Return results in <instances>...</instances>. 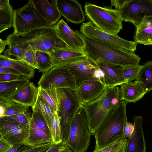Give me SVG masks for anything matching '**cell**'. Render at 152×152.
<instances>
[{"label": "cell", "mask_w": 152, "mask_h": 152, "mask_svg": "<svg viewBox=\"0 0 152 152\" xmlns=\"http://www.w3.org/2000/svg\"><path fill=\"white\" fill-rule=\"evenodd\" d=\"M14 11L9 0H0V33L12 26Z\"/></svg>", "instance_id": "484cf974"}, {"label": "cell", "mask_w": 152, "mask_h": 152, "mask_svg": "<svg viewBox=\"0 0 152 152\" xmlns=\"http://www.w3.org/2000/svg\"><path fill=\"white\" fill-rule=\"evenodd\" d=\"M56 25L42 16L33 0H29L23 6L14 11L12 27L14 34H22L35 29Z\"/></svg>", "instance_id": "52a82bcc"}, {"label": "cell", "mask_w": 152, "mask_h": 152, "mask_svg": "<svg viewBox=\"0 0 152 152\" xmlns=\"http://www.w3.org/2000/svg\"><path fill=\"white\" fill-rule=\"evenodd\" d=\"M129 0H111V7H115L116 9L121 8Z\"/></svg>", "instance_id": "7dc6e473"}, {"label": "cell", "mask_w": 152, "mask_h": 152, "mask_svg": "<svg viewBox=\"0 0 152 152\" xmlns=\"http://www.w3.org/2000/svg\"><path fill=\"white\" fill-rule=\"evenodd\" d=\"M18 122L23 124H29L31 120L32 114L30 110L26 112L10 116Z\"/></svg>", "instance_id": "74e56055"}, {"label": "cell", "mask_w": 152, "mask_h": 152, "mask_svg": "<svg viewBox=\"0 0 152 152\" xmlns=\"http://www.w3.org/2000/svg\"><path fill=\"white\" fill-rule=\"evenodd\" d=\"M123 101L120 88L118 86L111 88L107 87L99 97L83 104L91 135H94L109 114Z\"/></svg>", "instance_id": "3957f363"}, {"label": "cell", "mask_w": 152, "mask_h": 152, "mask_svg": "<svg viewBox=\"0 0 152 152\" xmlns=\"http://www.w3.org/2000/svg\"><path fill=\"white\" fill-rule=\"evenodd\" d=\"M6 40L8 45L19 46L24 49L30 45L36 51L45 52L50 54L58 49L69 48L58 37L56 26L38 28L20 34L12 33L7 36Z\"/></svg>", "instance_id": "7a4b0ae2"}, {"label": "cell", "mask_w": 152, "mask_h": 152, "mask_svg": "<svg viewBox=\"0 0 152 152\" xmlns=\"http://www.w3.org/2000/svg\"><path fill=\"white\" fill-rule=\"evenodd\" d=\"M53 67L68 65L88 58L83 50L58 49L50 53Z\"/></svg>", "instance_id": "2e32d148"}, {"label": "cell", "mask_w": 152, "mask_h": 152, "mask_svg": "<svg viewBox=\"0 0 152 152\" xmlns=\"http://www.w3.org/2000/svg\"><path fill=\"white\" fill-rule=\"evenodd\" d=\"M134 42L136 44L152 45V16L145 15L136 27Z\"/></svg>", "instance_id": "603a6c76"}, {"label": "cell", "mask_w": 152, "mask_h": 152, "mask_svg": "<svg viewBox=\"0 0 152 152\" xmlns=\"http://www.w3.org/2000/svg\"><path fill=\"white\" fill-rule=\"evenodd\" d=\"M32 111L31 118L37 126L39 129L51 137L50 131L43 117L38 111L36 110H33Z\"/></svg>", "instance_id": "d590c367"}, {"label": "cell", "mask_w": 152, "mask_h": 152, "mask_svg": "<svg viewBox=\"0 0 152 152\" xmlns=\"http://www.w3.org/2000/svg\"><path fill=\"white\" fill-rule=\"evenodd\" d=\"M50 132L53 143L58 144L63 142L60 118L57 112L55 111L53 114Z\"/></svg>", "instance_id": "4dcf8cb0"}, {"label": "cell", "mask_w": 152, "mask_h": 152, "mask_svg": "<svg viewBox=\"0 0 152 152\" xmlns=\"http://www.w3.org/2000/svg\"><path fill=\"white\" fill-rule=\"evenodd\" d=\"M137 80L142 83L147 93L152 90V60L143 65Z\"/></svg>", "instance_id": "f546056e"}, {"label": "cell", "mask_w": 152, "mask_h": 152, "mask_svg": "<svg viewBox=\"0 0 152 152\" xmlns=\"http://www.w3.org/2000/svg\"><path fill=\"white\" fill-rule=\"evenodd\" d=\"M106 87V85L101 80L89 79L81 82L76 90L83 104L97 99Z\"/></svg>", "instance_id": "5bb4252c"}, {"label": "cell", "mask_w": 152, "mask_h": 152, "mask_svg": "<svg viewBox=\"0 0 152 152\" xmlns=\"http://www.w3.org/2000/svg\"><path fill=\"white\" fill-rule=\"evenodd\" d=\"M29 129L30 124H21L10 116L0 117V138L12 145L24 143Z\"/></svg>", "instance_id": "8fae6325"}, {"label": "cell", "mask_w": 152, "mask_h": 152, "mask_svg": "<svg viewBox=\"0 0 152 152\" xmlns=\"http://www.w3.org/2000/svg\"><path fill=\"white\" fill-rule=\"evenodd\" d=\"M103 73V81L107 87L113 88L126 83L123 72V66L114 64L95 63Z\"/></svg>", "instance_id": "e0dca14e"}, {"label": "cell", "mask_w": 152, "mask_h": 152, "mask_svg": "<svg viewBox=\"0 0 152 152\" xmlns=\"http://www.w3.org/2000/svg\"><path fill=\"white\" fill-rule=\"evenodd\" d=\"M8 46L9 48L4 50L3 55L8 58L12 56L11 58L14 56L15 59L22 61L25 50L19 46L9 45Z\"/></svg>", "instance_id": "e575fe53"}, {"label": "cell", "mask_w": 152, "mask_h": 152, "mask_svg": "<svg viewBox=\"0 0 152 152\" xmlns=\"http://www.w3.org/2000/svg\"><path fill=\"white\" fill-rule=\"evenodd\" d=\"M120 89L122 100L126 103H134L147 93L142 83L137 80L133 82L123 84L121 85Z\"/></svg>", "instance_id": "ffe728a7"}, {"label": "cell", "mask_w": 152, "mask_h": 152, "mask_svg": "<svg viewBox=\"0 0 152 152\" xmlns=\"http://www.w3.org/2000/svg\"><path fill=\"white\" fill-rule=\"evenodd\" d=\"M84 12L89 21L104 32L118 36V34L122 29L123 21L117 9L100 7L86 2Z\"/></svg>", "instance_id": "5b68a950"}, {"label": "cell", "mask_w": 152, "mask_h": 152, "mask_svg": "<svg viewBox=\"0 0 152 152\" xmlns=\"http://www.w3.org/2000/svg\"><path fill=\"white\" fill-rule=\"evenodd\" d=\"M27 78L21 75L7 74H0V83L15 81Z\"/></svg>", "instance_id": "60d3db41"}, {"label": "cell", "mask_w": 152, "mask_h": 152, "mask_svg": "<svg viewBox=\"0 0 152 152\" xmlns=\"http://www.w3.org/2000/svg\"><path fill=\"white\" fill-rule=\"evenodd\" d=\"M38 84L43 88H66L76 90L75 78L66 66H54L43 73Z\"/></svg>", "instance_id": "9c48e42d"}, {"label": "cell", "mask_w": 152, "mask_h": 152, "mask_svg": "<svg viewBox=\"0 0 152 152\" xmlns=\"http://www.w3.org/2000/svg\"><path fill=\"white\" fill-rule=\"evenodd\" d=\"M36 56L39 68V72L42 73L53 67L50 54L46 52L36 51Z\"/></svg>", "instance_id": "1f68e13d"}, {"label": "cell", "mask_w": 152, "mask_h": 152, "mask_svg": "<svg viewBox=\"0 0 152 152\" xmlns=\"http://www.w3.org/2000/svg\"><path fill=\"white\" fill-rule=\"evenodd\" d=\"M83 39V49L87 58L94 63H108L123 66L137 65L140 58L134 52L116 48L97 41L75 31Z\"/></svg>", "instance_id": "6da1fadb"}, {"label": "cell", "mask_w": 152, "mask_h": 152, "mask_svg": "<svg viewBox=\"0 0 152 152\" xmlns=\"http://www.w3.org/2000/svg\"><path fill=\"white\" fill-rule=\"evenodd\" d=\"M38 94L49 104L55 111L59 110V103L57 89L53 88H43L39 86Z\"/></svg>", "instance_id": "f1b7e54d"}, {"label": "cell", "mask_w": 152, "mask_h": 152, "mask_svg": "<svg viewBox=\"0 0 152 152\" xmlns=\"http://www.w3.org/2000/svg\"><path fill=\"white\" fill-rule=\"evenodd\" d=\"M128 139L126 138L122 144L113 152H125Z\"/></svg>", "instance_id": "681fc988"}, {"label": "cell", "mask_w": 152, "mask_h": 152, "mask_svg": "<svg viewBox=\"0 0 152 152\" xmlns=\"http://www.w3.org/2000/svg\"><path fill=\"white\" fill-rule=\"evenodd\" d=\"M28 146L24 143L13 145L6 152H19L23 150Z\"/></svg>", "instance_id": "bcb514c9"}, {"label": "cell", "mask_w": 152, "mask_h": 152, "mask_svg": "<svg viewBox=\"0 0 152 152\" xmlns=\"http://www.w3.org/2000/svg\"><path fill=\"white\" fill-rule=\"evenodd\" d=\"M29 82L30 79L27 78L15 81L0 83V98L8 99Z\"/></svg>", "instance_id": "4316f807"}, {"label": "cell", "mask_w": 152, "mask_h": 152, "mask_svg": "<svg viewBox=\"0 0 152 152\" xmlns=\"http://www.w3.org/2000/svg\"><path fill=\"white\" fill-rule=\"evenodd\" d=\"M12 101L9 99L0 98V117L4 116L7 110L10 107Z\"/></svg>", "instance_id": "7bdbcfd3"}, {"label": "cell", "mask_w": 152, "mask_h": 152, "mask_svg": "<svg viewBox=\"0 0 152 152\" xmlns=\"http://www.w3.org/2000/svg\"><path fill=\"white\" fill-rule=\"evenodd\" d=\"M125 139L118 140L100 149L94 150L92 152H113L122 144Z\"/></svg>", "instance_id": "ab89813d"}, {"label": "cell", "mask_w": 152, "mask_h": 152, "mask_svg": "<svg viewBox=\"0 0 152 152\" xmlns=\"http://www.w3.org/2000/svg\"><path fill=\"white\" fill-rule=\"evenodd\" d=\"M36 8L46 20L56 24L62 15L57 6V0H33Z\"/></svg>", "instance_id": "7402d4cb"}, {"label": "cell", "mask_w": 152, "mask_h": 152, "mask_svg": "<svg viewBox=\"0 0 152 152\" xmlns=\"http://www.w3.org/2000/svg\"><path fill=\"white\" fill-rule=\"evenodd\" d=\"M29 107L12 101L10 107L6 111L3 117L12 116L26 112L30 109Z\"/></svg>", "instance_id": "8d00e7d4"}, {"label": "cell", "mask_w": 152, "mask_h": 152, "mask_svg": "<svg viewBox=\"0 0 152 152\" xmlns=\"http://www.w3.org/2000/svg\"><path fill=\"white\" fill-rule=\"evenodd\" d=\"M124 101L112 111L97 129L94 135L95 150L103 148L123 137L124 128L127 122L126 106Z\"/></svg>", "instance_id": "277c9868"}, {"label": "cell", "mask_w": 152, "mask_h": 152, "mask_svg": "<svg viewBox=\"0 0 152 152\" xmlns=\"http://www.w3.org/2000/svg\"><path fill=\"white\" fill-rule=\"evenodd\" d=\"M66 66L74 76L77 86L83 81L89 79L101 80L104 82L102 72L94 62L88 58Z\"/></svg>", "instance_id": "4fadbf2b"}, {"label": "cell", "mask_w": 152, "mask_h": 152, "mask_svg": "<svg viewBox=\"0 0 152 152\" xmlns=\"http://www.w3.org/2000/svg\"><path fill=\"white\" fill-rule=\"evenodd\" d=\"M31 109L32 111H38L41 115L45 120L50 132L53 115L55 112L54 110L39 94L36 102L31 107Z\"/></svg>", "instance_id": "83f0119b"}, {"label": "cell", "mask_w": 152, "mask_h": 152, "mask_svg": "<svg viewBox=\"0 0 152 152\" xmlns=\"http://www.w3.org/2000/svg\"><path fill=\"white\" fill-rule=\"evenodd\" d=\"M91 135L86 114L82 105L74 117L67 139L63 142L73 152H86L90 144Z\"/></svg>", "instance_id": "ba28073f"}, {"label": "cell", "mask_w": 152, "mask_h": 152, "mask_svg": "<svg viewBox=\"0 0 152 152\" xmlns=\"http://www.w3.org/2000/svg\"><path fill=\"white\" fill-rule=\"evenodd\" d=\"M38 92V88L33 82H29L8 99L24 105L32 107L36 102Z\"/></svg>", "instance_id": "44dd1931"}, {"label": "cell", "mask_w": 152, "mask_h": 152, "mask_svg": "<svg viewBox=\"0 0 152 152\" xmlns=\"http://www.w3.org/2000/svg\"><path fill=\"white\" fill-rule=\"evenodd\" d=\"M50 142H52L51 137L38 128L31 118L29 134L24 144L34 146Z\"/></svg>", "instance_id": "d4e9b609"}, {"label": "cell", "mask_w": 152, "mask_h": 152, "mask_svg": "<svg viewBox=\"0 0 152 152\" xmlns=\"http://www.w3.org/2000/svg\"><path fill=\"white\" fill-rule=\"evenodd\" d=\"M13 145L4 140L0 138V152H6Z\"/></svg>", "instance_id": "f6af8a7d"}, {"label": "cell", "mask_w": 152, "mask_h": 152, "mask_svg": "<svg viewBox=\"0 0 152 152\" xmlns=\"http://www.w3.org/2000/svg\"><path fill=\"white\" fill-rule=\"evenodd\" d=\"M134 123L127 122L123 131V137L124 138L129 139L134 130Z\"/></svg>", "instance_id": "ee69618b"}, {"label": "cell", "mask_w": 152, "mask_h": 152, "mask_svg": "<svg viewBox=\"0 0 152 152\" xmlns=\"http://www.w3.org/2000/svg\"><path fill=\"white\" fill-rule=\"evenodd\" d=\"M8 45V42L7 40H3L1 38L0 39V54H1L2 52L4 50L6 45Z\"/></svg>", "instance_id": "f907efd6"}, {"label": "cell", "mask_w": 152, "mask_h": 152, "mask_svg": "<svg viewBox=\"0 0 152 152\" xmlns=\"http://www.w3.org/2000/svg\"><path fill=\"white\" fill-rule=\"evenodd\" d=\"M0 67L12 68L20 75L30 79L34 76V69L24 61L11 58L0 54Z\"/></svg>", "instance_id": "cb8c5ba5"}, {"label": "cell", "mask_w": 152, "mask_h": 152, "mask_svg": "<svg viewBox=\"0 0 152 152\" xmlns=\"http://www.w3.org/2000/svg\"><path fill=\"white\" fill-rule=\"evenodd\" d=\"M53 144L50 142L34 146H28L19 152H46Z\"/></svg>", "instance_id": "f35d334b"}, {"label": "cell", "mask_w": 152, "mask_h": 152, "mask_svg": "<svg viewBox=\"0 0 152 152\" xmlns=\"http://www.w3.org/2000/svg\"><path fill=\"white\" fill-rule=\"evenodd\" d=\"M134 130L128 139L125 152H145L146 144L143 132V118L135 116L133 119Z\"/></svg>", "instance_id": "d6986e66"}, {"label": "cell", "mask_w": 152, "mask_h": 152, "mask_svg": "<svg viewBox=\"0 0 152 152\" xmlns=\"http://www.w3.org/2000/svg\"><path fill=\"white\" fill-rule=\"evenodd\" d=\"M80 29L82 34L97 41L118 48L134 52L136 50L137 44L134 41L104 32L93 26L90 22L83 23Z\"/></svg>", "instance_id": "30bf717a"}, {"label": "cell", "mask_w": 152, "mask_h": 152, "mask_svg": "<svg viewBox=\"0 0 152 152\" xmlns=\"http://www.w3.org/2000/svg\"><path fill=\"white\" fill-rule=\"evenodd\" d=\"M46 152H72L70 149L64 142L58 144L53 143Z\"/></svg>", "instance_id": "b9f144b4"}, {"label": "cell", "mask_w": 152, "mask_h": 152, "mask_svg": "<svg viewBox=\"0 0 152 152\" xmlns=\"http://www.w3.org/2000/svg\"><path fill=\"white\" fill-rule=\"evenodd\" d=\"M4 74L21 75L16 71L12 68L0 67V74Z\"/></svg>", "instance_id": "c3c4849f"}, {"label": "cell", "mask_w": 152, "mask_h": 152, "mask_svg": "<svg viewBox=\"0 0 152 152\" xmlns=\"http://www.w3.org/2000/svg\"><path fill=\"white\" fill-rule=\"evenodd\" d=\"M56 28L59 37L69 48L83 50L85 46L83 39L76 31L72 30L63 20L61 19L57 23Z\"/></svg>", "instance_id": "ac0fdd59"}, {"label": "cell", "mask_w": 152, "mask_h": 152, "mask_svg": "<svg viewBox=\"0 0 152 152\" xmlns=\"http://www.w3.org/2000/svg\"><path fill=\"white\" fill-rule=\"evenodd\" d=\"M142 65L138 64L123 66V72L126 83L137 80Z\"/></svg>", "instance_id": "d6a6232c"}, {"label": "cell", "mask_w": 152, "mask_h": 152, "mask_svg": "<svg viewBox=\"0 0 152 152\" xmlns=\"http://www.w3.org/2000/svg\"><path fill=\"white\" fill-rule=\"evenodd\" d=\"M117 10L122 21L131 22L136 27L145 15L152 16V0H129Z\"/></svg>", "instance_id": "7c38bea8"}, {"label": "cell", "mask_w": 152, "mask_h": 152, "mask_svg": "<svg viewBox=\"0 0 152 152\" xmlns=\"http://www.w3.org/2000/svg\"><path fill=\"white\" fill-rule=\"evenodd\" d=\"M58 10L68 22L81 23L85 20V15L81 4L76 0H57Z\"/></svg>", "instance_id": "9a60e30c"}, {"label": "cell", "mask_w": 152, "mask_h": 152, "mask_svg": "<svg viewBox=\"0 0 152 152\" xmlns=\"http://www.w3.org/2000/svg\"><path fill=\"white\" fill-rule=\"evenodd\" d=\"M57 90L59 103L58 113L64 142L68 137L74 117L83 104L76 90L63 88Z\"/></svg>", "instance_id": "8992f818"}, {"label": "cell", "mask_w": 152, "mask_h": 152, "mask_svg": "<svg viewBox=\"0 0 152 152\" xmlns=\"http://www.w3.org/2000/svg\"><path fill=\"white\" fill-rule=\"evenodd\" d=\"M24 49L25 50L22 61L34 69L39 70L36 56V51L32 48L30 45H28Z\"/></svg>", "instance_id": "836d02e7"}]
</instances>
